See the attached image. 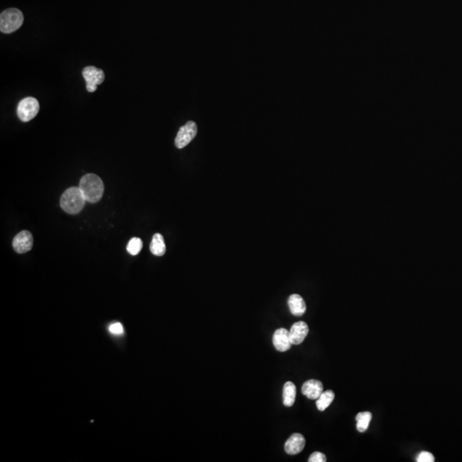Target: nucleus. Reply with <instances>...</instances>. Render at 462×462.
Masks as SVG:
<instances>
[{
  "label": "nucleus",
  "mask_w": 462,
  "mask_h": 462,
  "mask_svg": "<svg viewBox=\"0 0 462 462\" xmlns=\"http://www.w3.org/2000/svg\"><path fill=\"white\" fill-rule=\"evenodd\" d=\"M79 188L86 201L90 203H97L101 201L105 190L103 181L95 174H87L82 177Z\"/></svg>",
  "instance_id": "f257e3e1"
},
{
  "label": "nucleus",
  "mask_w": 462,
  "mask_h": 462,
  "mask_svg": "<svg viewBox=\"0 0 462 462\" xmlns=\"http://www.w3.org/2000/svg\"><path fill=\"white\" fill-rule=\"evenodd\" d=\"M86 201H87L80 188L73 187L68 188L62 194L60 206L67 213L77 214L83 209Z\"/></svg>",
  "instance_id": "f03ea898"
},
{
  "label": "nucleus",
  "mask_w": 462,
  "mask_h": 462,
  "mask_svg": "<svg viewBox=\"0 0 462 462\" xmlns=\"http://www.w3.org/2000/svg\"><path fill=\"white\" fill-rule=\"evenodd\" d=\"M23 14L16 8L7 9L0 15V30L4 34L15 32L22 25Z\"/></svg>",
  "instance_id": "7ed1b4c3"
},
{
  "label": "nucleus",
  "mask_w": 462,
  "mask_h": 462,
  "mask_svg": "<svg viewBox=\"0 0 462 462\" xmlns=\"http://www.w3.org/2000/svg\"><path fill=\"white\" fill-rule=\"evenodd\" d=\"M40 111V104L33 97H28L19 102L16 112L20 120L22 121H31L35 118Z\"/></svg>",
  "instance_id": "20e7f679"
},
{
  "label": "nucleus",
  "mask_w": 462,
  "mask_h": 462,
  "mask_svg": "<svg viewBox=\"0 0 462 462\" xmlns=\"http://www.w3.org/2000/svg\"><path fill=\"white\" fill-rule=\"evenodd\" d=\"M197 135V125L193 121H189L182 127L180 128L175 140V145L177 148L182 149L188 145Z\"/></svg>",
  "instance_id": "39448f33"
},
{
  "label": "nucleus",
  "mask_w": 462,
  "mask_h": 462,
  "mask_svg": "<svg viewBox=\"0 0 462 462\" xmlns=\"http://www.w3.org/2000/svg\"><path fill=\"white\" fill-rule=\"evenodd\" d=\"M82 76L87 82V90L89 92H95L98 85L105 80L103 70L94 66H87L82 70Z\"/></svg>",
  "instance_id": "423d86ee"
},
{
  "label": "nucleus",
  "mask_w": 462,
  "mask_h": 462,
  "mask_svg": "<svg viewBox=\"0 0 462 462\" xmlns=\"http://www.w3.org/2000/svg\"><path fill=\"white\" fill-rule=\"evenodd\" d=\"M34 238L29 230H22L15 236L13 240V248L18 254H25L30 251L33 248Z\"/></svg>",
  "instance_id": "0eeeda50"
},
{
  "label": "nucleus",
  "mask_w": 462,
  "mask_h": 462,
  "mask_svg": "<svg viewBox=\"0 0 462 462\" xmlns=\"http://www.w3.org/2000/svg\"><path fill=\"white\" fill-rule=\"evenodd\" d=\"M272 341L275 349H277V351H287L292 346L289 330L284 328H280L275 331Z\"/></svg>",
  "instance_id": "6e6552de"
},
{
  "label": "nucleus",
  "mask_w": 462,
  "mask_h": 462,
  "mask_svg": "<svg viewBox=\"0 0 462 462\" xmlns=\"http://www.w3.org/2000/svg\"><path fill=\"white\" fill-rule=\"evenodd\" d=\"M308 332H309V328L306 323L303 321L295 323L291 326L290 330H289L291 343L295 345L302 344Z\"/></svg>",
  "instance_id": "1a4fd4ad"
},
{
  "label": "nucleus",
  "mask_w": 462,
  "mask_h": 462,
  "mask_svg": "<svg viewBox=\"0 0 462 462\" xmlns=\"http://www.w3.org/2000/svg\"><path fill=\"white\" fill-rule=\"evenodd\" d=\"M324 391V386L320 381L311 379L304 383L301 392L311 400H317Z\"/></svg>",
  "instance_id": "9d476101"
},
{
  "label": "nucleus",
  "mask_w": 462,
  "mask_h": 462,
  "mask_svg": "<svg viewBox=\"0 0 462 462\" xmlns=\"http://www.w3.org/2000/svg\"><path fill=\"white\" fill-rule=\"evenodd\" d=\"M306 439L301 434L295 433L287 440L284 445L286 453L291 455L297 454L303 450Z\"/></svg>",
  "instance_id": "9b49d317"
},
{
  "label": "nucleus",
  "mask_w": 462,
  "mask_h": 462,
  "mask_svg": "<svg viewBox=\"0 0 462 462\" xmlns=\"http://www.w3.org/2000/svg\"><path fill=\"white\" fill-rule=\"evenodd\" d=\"M288 305L291 313L295 316H302L306 312V302L300 295H291L288 297Z\"/></svg>",
  "instance_id": "f8f14e48"
},
{
  "label": "nucleus",
  "mask_w": 462,
  "mask_h": 462,
  "mask_svg": "<svg viewBox=\"0 0 462 462\" xmlns=\"http://www.w3.org/2000/svg\"><path fill=\"white\" fill-rule=\"evenodd\" d=\"M150 250L156 256H163L165 254L166 246L161 234L157 233L153 235V240L151 242Z\"/></svg>",
  "instance_id": "ddd939ff"
},
{
  "label": "nucleus",
  "mask_w": 462,
  "mask_h": 462,
  "mask_svg": "<svg viewBox=\"0 0 462 462\" xmlns=\"http://www.w3.org/2000/svg\"><path fill=\"white\" fill-rule=\"evenodd\" d=\"M283 404L285 407H292L296 402V387L292 382H287L283 386Z\"/></svg>",
  "instance_id": "4468645a"
},
{
  "label": "nucleus",
  "mask_w": 462,
  "mask_h": 462,
  "mask_svg": "<svg viewBox=\"0 0 462 462\" xmlns=\"http://www.w3.org/2000/svg\"><path fill=\"white\" fill-rule=\"evenodd\" d=\"M334 399H335V394L332 391L329 390V391H323V393L320 395L316 402L318 409L321 412L325 411L327 407H330V405L332 403Z\"/></svg>",
  "instance_id": "2eb2a0df"
},
{
  "label": "nucleus",
  "mask_w": 462,
  "mask_h": 462,
  "mask_svg": "<svg viewBox=\"0 0 462 462\" xmlns=\"http://www.w3.org/2000/svg\"><path fill=\"white\" fill-rule=\"evenodd\" d=\"M373 415L370 412H359L356 415V428L359 432H364L369 427L370 422L372 420Z\"/></svg>",
  "instance_id": "dca6fc26"
},
{
  "label": "nucleus",
  "mask_w": 462,
  "mask_h": 462,
  "mask_svg": "<svg viewBox=\"0 0 462 462\" xmlns=\"http://www.w3.org/2000/svg\"><path fill=\"white\" fill-rule=\"evenodd\" d=\"M142 240H140V238H132L128 244V252L132 255H137L142 249Z\"/></svg>",
  "instance_id": "f3484780"
},
{
  "label": "nucleus",
  "mask_w": 462,
  "mask_h": 462,
  "mask_svg": "<svg viewBox=\"0 0 462 462\" xmlns=\"http://www.w3.org/2000/svg\"><path fill=\"white\" fill-rule=\"evenodd\" d=\"M416 460L418 462H433L435 461V457L430 452L422 451L418 455Z\"/></svg>",
  "instance_id": "a211bd4d"
},
{
  "label": "nucleus",
  "mask_w": 462,
  "mask_h": 462,
  "mask_svg": "<svg viewBox=\"0 0 462 462\" xmlns=\"http://www.w3.org/2000/svg\"><path fill=\"white\" fill-rule=\"evenodd\" d=\"M109 331L112 334V335H121L124 334V326L121 325V323H113V324H111L110 326H109Z\"/></svg>",
  "instance_id": "6ab92c4d"
},
{
  "label": "nucleus",
  "mask_w": 462,
  "mask_h": 462,
  "mask_svg": "<svg viewBox=\"0 0 462 462\" xmlns=\"http://www.w3.org/2000/svg\"><path fill=\"white\" fill-rule=\"evenodd\" d=\"M327 460L325 454L321 452H314L310 455L308 461L309 462H325Z\"/></svg>",
  "instance_id": "aec40b11"
}]
</instances>
